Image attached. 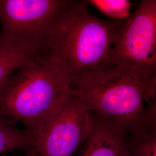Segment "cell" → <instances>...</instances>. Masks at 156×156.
I'll return each mask as SVG.
<instances>
[{
    "instance_id": "obj_7",
    "label": "cell",
    "mask_w": 156,
    "mask_h": 156,
    "mask_svg": "<svg viewBox=\"0 0 156 156\" xmlns=\"http://www.w3.org/2000/svg\"><path fill=\"white\" fill-rule=\"evenodd\" d=\"M80 156H129L127 130L90 112L89 137Z\"/></svg>"
},
{
    "instance_id": "obj_5",
    "label": "cell",
    "mask_w": 156,
    "mask_h": 156,
    "mask_svg": "<svg viewBox=\"0 0 156 156\" xmlns=\"http://www.w3.org/2000/svg\"><path fill=\"white\" fill-rule=\"evenodd\" d=\"M108 65L156 76V1L142 0L119 30Z\"/></svg>"
},
{
    "instance_id": "obj_1",
    "label": "cell",
    "mask_w": 156,
    "mask_h": 156,
    "mask_svg": "<svg viewBox=\"0 0 156 156\" xmlns=\"http://www.w3.org/2000/svg\"><path fill=\"white\" fill-rule=\"evenodd\" d=\"M89 5L88 1H70L44 45L42 55L61 68L71 84L108 66L115 40L126 21L98 18Z\"/></svg>"
},
{
    "instance_id": "obj_3",
    "label": "cell",
    "mask_w": 156,
    "mask_h": 156,
    "mask_svg": "<svg viewBox=\"0 0 156 156\" xmlns=\"http://www.w3.org/2000/svg\"><path fill=\"white\" fill-rule=\"evenodd\" d=\"M156 76L131 69L108 65L71 84L70 93L90 112L125 128L141 122L147 106L156 102Z\"/></svg>"
},
{
    "instance_id": "obj_4",
    "label": "cell",
    "mask_w": 156,
    "mask_h": 156,
    "mask_svg": "<svg viewBox=\"0 0 156 156\" xmlns=\"http://www.w3.org/2000/svg\"><path fill=\"white\" fill-rule=\"evenodd\" d=\"M68 0H0V39L42 55L44 45Z\"/></svg>"
},
{
    "instance_id": "obj_11",
    "label": "cell",
    "mask_w": 156,
    "mask_h": 156,
    "mask_svg": "<svg viewBox=\"0 0 156 156\" xmlns=\"http://www.w3.org/2000/svg\"><path fill=\"white\" fill-rule=\"evenodd\" d=\"M88 2L113 20H126L131 15V2L128 0H90Z\"/></svg>"
},
{
    "instance_id": "obj_9",
    "label": "cell",
    "mask_w": 156,
    "mask_h": 156,
    "mask_svg": "<svg viewBox=\"0 0 156 156\" xmlns=\"http://www.w3.org/2000/svg\"><path fill=\"white\" fill-rule=\"evenodd\" d=\"M39 55L22 45L0 39V86L23 64Z\"/></svg>"
},
{
    "instance_id": "obj_10",
    "label": "cell",
    "mask_w": 156,
    "mask_h": 156,
    "mask_svg": "<svg viewBox=\"0 0 156 156\" xmlns=\"http://www.w3.org/2000/svg\"><path fill=\"white\" fill-rule=\"evenodd\" d=\"M35 149V139L26 129L15 128L0 116V154L23 150L26 153Z\"/></svg>"
},
{
    "instance_id": "obj_12",
    "label": "cell",
    "mask_w": 156,
    "mask_h": 156,
    "mask_svg": "<svg viewBox=\"0 0 156 156\" xmlns=\"http://www.w3.org/2000/svg\"><path fill=\"white\" fill-rule=\"evenodd\" d=\"M24 156H42L41 154H39V153L35 151V149L33 151H30L29 152L26 153V154Z\"/></svg>"
},
{
    "instance_id": "obj_8",
    "label": "cell",
    "mask_w": 156,
    "mask_h": 156,
    "mask_svg": "<svg viewBox=\"0 0 156 156\" xmlns=\"http://www.w3.org/2000/svg\"><path fill=\"white\" fill-rule=\"evenodd\" d=\"M129 156H156V106L146 108L141 122L127 131Z\"/></svg>"
},
{
    "instance_id": "obj_2",
    "label": "cell",
    "mask_w": 156,
    "mask_h": 156,
    "mask_svg": "<svg viewBox=\"0 0 156 156\" xmlns=\"http://www.w3.org/2000/svg\"><path fill=\"white\" fill-rule=\"evenodd\" d=\"M71 88L69 79L55 62L44 55L35 56L0 86V116L12 125L22 123L35 140Z\"/></svg>"
},
{
    "instance_id": "obj_6",
    "label": "cell",
    "mask_w": 156,
    "mask_h": 156,
    "mask_svg": "<svg viewBox=\"0 0 156 156\" xmlns=\"http://www.w3.org/2000/svg\"><path fill=\"white\" fill-rule=\"evenodd\" d=\"M90 112L71 93L51 112L35 140L42 156H72L87 140Z\"/></svg>"
}]
</instances>
